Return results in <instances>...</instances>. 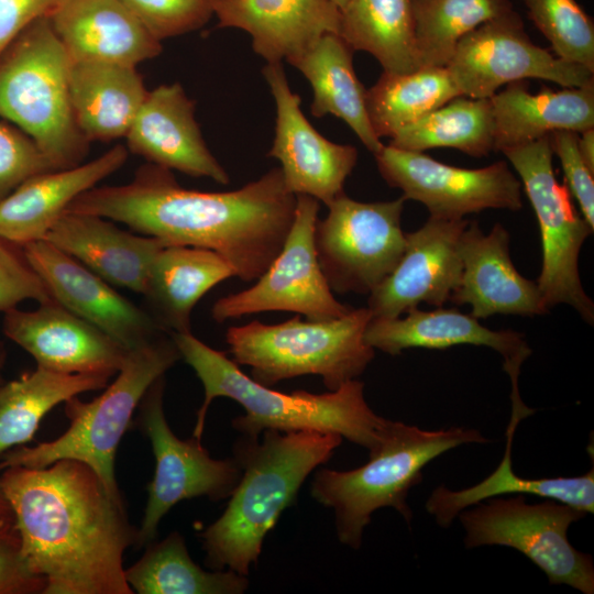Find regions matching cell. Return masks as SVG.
<instances>
[{
	"instance_id": "1",
	"label": "cell",
	"mask_w": 594,
	"mask_h": 594,
	"mask_svg": "<svg viewBox=\"0 0 594 594\" xmlns=\"http://www.w3.org/2000/svg\"><path fill=\"white\" fill-rule=\"evenodd\" d=\"M295 207L279 167L237 190L212 193L184 188L172 170L147 163L128 184L88 189L65 212L121 222L168 245L212 250L234 276L252 282L279 253Z\"/></svg>"
},
{
	"instance_id": "2",
	"label": "cell",
	"mask_w": 594,
	"mask_h": 594,
	"mask_svg": "<svg viewBox=\"0 0 594 594\" xmlns=\"http://www.w3.org/2000/svg\"><path fill=\"white\" fill-rule=\"evenodd\" d=\"M28 565L44 594H133L124 551L135 546L122 498L82 462L9 466L0 475Z\"/></svg>"
},
{
	"instance_id": "3",
	"label": "cell",
	"mask_w": 594,
	"mask_h": 594,
	"mask_svg": "<svg viewBox=\"0 0 594 594\" xmlns=\"http://www.w3.org/2000/svg\"><path fill=\"white\" fill-rule=\"evenodd\" d=\"M241 436L233 458L241 477L221 516L200 532L210 570L248 575L267 534L292 506L308 475L327 463L343 438L314 430Z\"/></svg>"
},
{
	"instance_id": "4",
	"label": "cell",
	"mask_w": 594,
	"mask_h": 594,
	"mask_svg": "<svg viewBox=\"0 0 594 594\" xmlns=\"http://www.w3.org/2000/svg\"><path fill=\"white\" fill-rule=\"evenodd\" d=\"M183 359L200 380L205 398L197 411L193 437L201 441L207 413L217 397L239 403L244 415L232 420L246 437L264 430L280 432L314 430L340 435L369 452L381 443L388 419L375 414L364 398V384L352 380L336 391L312 394L282 393L255 382L223 352L215 350L191 332L170 333Z\"/></svg>"
},
{
	"instance_id": "5",
	"label": "cell",
	"mask_w": 594,
	"mask_h": 594,
	"mask_svg": "<svg viewBox=\"0 0 594 594\" xmlns=\"http://www.w3.org/2000/svg\"><path fill=\"white\" fill-rule=\"evenodd\" d=\"M480 431L465 428L422 430L388 420L369 461L350 471L322 468L315 473L311 496L332 508L341 543L359 549L372 514L395 508L410 525L409 491L422 481L424 468L442 453L465 443H485Z\"/></svg>"
},
{
	"instance_id": "6",
	"label": "cell",
	"mask_w": 594,
	"mask_h": 594,
	"mask_svg": "<svg viewBox=\"0 0 594 594\" xmlns=\"http://www.w3.org/2000/svg\"><path fill=\"white\" fill-rule=\"evenodd\" d=\"M180 353L164 332L131 349L116 380L91 402L77 396L64 404L69 428L58 438L34 447L18 446L0 457V470L9 466L45 468L70 459L92 469L108 491L122 498L114 476L116 453L133 414L148 387L178 360Z\"/></svg>"
},
{
	"instance_id": "7",
	"label": "cell",
	"mask_w": 594,
	"mask_h": 594,
	"mask_svg": "<svg viewBox=\"0 0 594 594\" xmlns=\"http://www.w3.org/2000/svg\"><path fill=\"white\" fill-rule=\"evenodd\" d=\"M69 64L47 16L29 24L0 54V118L29 135L53 169L84 163L90 144L73 112Z\"/></svg>"
},
{
	"instance_id": "8",
	"label": "cell",
	"mask_w": 594,
	"mask_h": 594,
	"mask_svg": "<svg viewBox=\"0 0 594 594\" xmlns=\"http://www.w3.org/2000/svg\"><path fill=\"white\" fill-rule=\"evenodd\" d=\"M372 315L366 307L329 320H301L300 315L276 324L253 320L227 329L232 360L251 367V377L265 386L304 375H318L329 391L359 377L375 350L364 339Z\"/></svg>"
},
{
	"instance_id": "9",
	"label": "cell",
	"mask_w": 594,
	"mask_h": 594,
	"mask_svg": "<svg viewBox=\"0 0 594 594\" xmlns=\"http://www.w3.org/2000/svg\"><path fill=\"white\" fill-rule=\"evenodd\" d=\"M518 174L536 213L542 246V267L536 280L544 306H571L588 324L594 304L579 273L582 245L593 228L578 211L565 185L558 182L549 136L502 151Z\"/></svg>"
},
{
	"instance_id": "10",
	"label": "cell",
	"mask_w": 594,
	"mask_h": 594,
	"mask_svg": "<svg viewBox=\"0 0 594 594\" xmlns=\"http://www.w3.org/2000/svg\"><path fill=\"white\" fill-rule=\"evenodd\" d=\"M585 516L583 510L549 498L527 504L520 494L490 498L458 515L465 530L468 549L481 546L514 548L537 565L550 584H565L584 594H593V559L575 549L566 535L570 525Z\"/></svg>"
},
{
	"instance_id": "11",
	"label": "cell",
	"mask_w": 594,
	"mask_h": 594,
	"mask_svg": "<svg viewBox=\"0 0 594 594\" xmlns=\"http://www.w3.org/2000/svg\"><path fill=\"white\" fill-rule=\"evenodd\" d=\"M405 201L362 202L342 194L328 206L314 241L332 292L370 294L393 272L405 249Z\"/></svg>"
},
{
	"instance_id": "12",
	"label": "cell",
	"mask_w": 594,
	"mask_h": 594,
	"mask_svg": "<svg viewBox=\"0 0 594 594\" xmlns=\"http://www.w3.org/2000/svg\"><path fill=\"white\" fill-rule=\"evenodd\" d=\"M164 389L163 375L139 405L138 422L151 442L155 472L146 487L148 497L136 534L138 549L156 539L160 521L177 503L200 496L212 502L229 498L241 477L234 458L213 459L200 440H183L172 431L164 414Z\"/></svg>"
},
{
	"instance_id": "13",
	"label": "cell",
	"mask_w": 594,
	"mask_h": 594,
	"mask_svg": "<svg viewBox=\"0 0 594 594\" xmlns=\"http://www.w3.org/2000/svg\"><path fill=\"white\" fill-rule=\"evenodd\" d=\"M318 212L317 199L296 196L294 220L279 253L252 287L213 304L217 322L273 310L329 320L353 309L334 298L321 271L314 241Z\"/></svg>"
},
{
	"instance_id": "14",
	"label": "cell",
	"mask_w": 594,
	"mask_h": 594,
	"mask_svg": "<svg viewBox=\"0 0 594 594\" xmlns=\"http://www.w3.org/2000/svg\"><path fill=\"white\" fill-rule=\"evenodd\" d=\"M446 67L461 96L476 99H490L503 86L527 79L562 87L594 85V73L535 44L515 10L466 34Z\"/></svg>"
},
{
	"instance_id": "15",
	"label": "cell",
	"mask_w": 594,
	"mask_h": 594,
	"mask_svg": "<svg viewBox=\"0 0 594 594\" xmlns=\"http://www.w3.org/2000/svg\"><path fill=\"white\" fill-rule=\"evenodd\" d=\"M384 180L422 204L430 217L461 220L486 209L520 210L522 186L505 161L481 168L439 162L424 152L389 144L373 154Z\"/></svg>"
},
{
	"instance_id": "16",
	"label": "cell",
	"mask_w": 594,
	"mask_h": 594,
	"mask_svg": "<svg viewBox=\"0 0 594 594\" xmlns=\"http://www.w3.org/2000/svg\"><path fill=\"white\" fill-rule=\"evenodd\" d=\"M276 106L275 138L268 156L280 163L284 183L295 196L306 195L327 207L340 195L358 162V150L321 135L304 116L300 97L288 84L282 62L263 68Z\"/></svg>"
},
{
	"instance_id": "17",
	"label": "cell",
	"mask_w": 594,
	"mask_h": 594,
	"mask_svg": "<svg viewBox=\"0 0 594 594\" xmlns=\"http://www.w3.org/2000/svg\"><path fill=\"white\" fill-rule=\"evenodd\" d=\"M21 248L56 302L102 330L127 351L167 332L147 310L45 239Z\"/></svg>"
},
{
	"instance_id": "18",
	"label": "cell",
	"mask_w": 594,
	"mask_h": 594,
	"mask_svg": "<svg viewBox=\"0 0 594 594\" xmlns=\"http://www.w3.org/2000/svg\"><path fill=\"white\" fill-rule=\"evenodd\" d=\"M465 219L430 217L405 233L404 253L393 272L369 294L372 318H397L425 302L436 308L451 300L461 272Z\"/></svg>"
},
{
	"instance_id": "19",
	"label": "cell",
	"mask_w": 594,
	"mask_h": 594,
	"mask_svg": "<svg viewBox=\"0 0 594 594\" xmlns=\"http://www.w3.org/2000/svg\"><path fill=\"white\" fill-rule=\"evenodd\" d=\"M3 333L36 361L63 374H117L127 350L102 330L54 299L34 310L4 312Z\"/></svg>"
},
{
	"instance_id": "20",
	"label": "cell",
	"mask_w": 594,
	"mask_h": 594,
	"mask_svg": "<svg viewBox=\"0 0 594 594\" xmlns=\"http://www.w3.org/2000/svg\"><path fill=\"white\" fill-rule=\"evenodd\" d=\"M129 153L147 163L227 185L229 174L209 151L195 119V102L178 84L147 95L127 135Z\"/></svg>"
},
{
	"instance_id": "21",
	"label": "cell",
	"mask_w": 594,
	"mask_h": 594,
	"mask_svg": "<svg viewBox=\"0 0 594 594\" xmlns=\"http://www.w3.org/2000/svg\"><path fill=\"white\" fill-rule=\"evenodd\" d=\"M461 256L460 283L450 301L470 305L473 317H534L549 311L537 282L524 277L514 266L509 233L501 223L485 234L477 222H469L462 234Z\"/></svg>"
},
{
	"instance_id": "22",
	"label": "cell",
	"mask_w": 594,
	"mask_h": 594,
	"mask_svg": "<svg viewBox=\"0 0 594 594\" xmlns=\"http://www.w3.org/2000/svg\"><path fill=\"white\" fill-rule=\"evenodd\" d=\"M365 342L374 350L397 355L409 348L443 350L454 345L488 346L504 359V370L510 377L512 395L518 397L521 364L531 354L525 334L514 330H492L471 314L457 308L438 307L406 312L404 318H372L364 332Z\"/></svg>"
},
{
	"instance_id": "23",
	"label": "cell",
	"mask_w": 594,
	"mask_h": 594,
	"mask_svg": "<svg viewBox=\"0 0 594 594\" xmlns=\"http://www.w3.org/2000/svg\"><path fill=\"white\" fill-rule=\"evenodd\" d=\"M128 157L127 146L119 144L90 162L26 178L0 200V238L19 246L45 239L79 195L121 168Z\"/></svg>"
},
{
	"instance_id": "24",
	"label": "cell",
	"mask_w": 594,
	"mask_h": 594,
	"mask_svg": "<svg viewBox=\"0 0 594 594\" xmlns=\"http://www.w3.org/2000/svg\"><path fill=\"white\" fill-rule=\"evenodd\" d=\"M47 18L70 61L136 66L162 52L121 0H62Z\"/></svg>"
},
{
	"instance_id": "25",
	"label": "cell",
	"mask_w": 594,
	"mask_h": 594,
	"mask_svg": "<svg viewBox=\"0 0 594 594\" xmlns=\"http://www.w3.org/2000/svg\"><path fill=\"white\" fill-rule=\"evenodd\" d=\"M219 28L248 32L267 63L289 61L326 33L339 34L340 10L330 0H215Z\"/></svg>"
},
{
	"instance_id": "26",
	"label": "cell",
	"mask_w": 594,
	"mask_h": 594,
	"mask_svg": "<svg viewBox=\"0 0 594 594\" xmlns=\"http://www.w3.org/2000/svg\"><path fill=\"white\" fill-rule=\"evenodd\" d=\"M45 240L111 285L142 294L152 262L164 241L118 228L109 219L64 212Z\"/></svg>"
},
{
	"instance_id": "27",
	"label": "cell",
	"mask_w": 594,
	"mask_h": 594,
	"mask_svg": "<svg viewBox=\"0 0 594 594\" xmlns=\"http://www.w3.org/2000/svg\"><path fill=\"white\" fill-rule=\"evenodd\" d=\"M494 151L532 142L557 131L581 133L594 128V85L542 87L532 94L522 81L510 82L491 98Z\"/></svg>"
},
{
	"instance_id": "28",
	"label": "cell",
	"mask_w": 594,
	"mask_h": 594,
	"mask_svg": "<svg viewBox=\"0 0 594 594\" xmlns=\"http://www.w3.org/2000/svg\"><path fill=\"white\" fill-rule=\"evenodd\" d=\"M69 95L76 123L90 143L125 138L147 91L136 66L70 61Z\"/></svg>"
},
{
	"instance_id": "29",
	"label": "cell",
	"mask_w": 594,
	"mask_h": 594,
	"mask_svg": "<svg viewBox=\"0 0 594 594\" xmlns=\"http://www.w3.org/2000/svg\"><path fill=\"white\" fill-rule=\"evenodd\" d=\"M234 276L219 253L204 248L165 245L154 257L142 295L150 314L168 333L191 332L196 304L217 284Z\"/></svg>"
},
{
	"instance_id": "30",
	"label": "cell",
	"mask_w": 594,
	"mask_h": 594,
	"mask_svg": "<svg viewBox=\"0 0 594 594\" xmlns=\"http://www.w3.org/2000/svg\"><path fill=\"white\" fill-rule=\"evenodd\" d=\"M353 52L339 34L326 33L287 62L312 88L311 114L316 118L333 114L343 120L375 154L384 144L370 122L366 90L355 74Z\"/></svg>"
},
{
	"instance_id": "31",
	"label": "cell",
	"mask_w": 594,
	"mask_h": 594,
	"mask_svg": "<svg viewBox=\"0 0 594 594\" xmlns=\"http://www.w3.org/2000/svg\"><path fill=\"white\" fill-rule=\"evenodd\" d=\"M528 415L512 410L506 430L504 457L496 468L482 482L460 491H452L441 485L432 491L426 508L437 524L449 527L465 508L483 501L506 494H531L566 504L574 508L593 514L594 512V468L580 476L552 479H525L513 470L512 444L517 426Z\"/></svg>"
},
{
	"instance_id": "32",
	"label": "cell",
	"mask_w": 594,
	"mask_h": 594,
	"mask_svg": "<svg viewBox=\"0 0 594 594\" xmlns=\"http://www.w3.org/2000/svg\"><path fill=\"white\" fill-rule=\"evenodd\" d=\"M109 376L63 374L36 366L0 385V457L31 441L43 417L56 405L81 393L105 388Z\"/></svg>"
},
{
	"instance_id": "33",
	"label": "cell",
	"mask_w": 594,
	"mask_h": 594,
	"mask_svg": "<svg viewBox=\"0 0 594 594\" xmlns=\"http://www.w3.org/2000/svg\"><path fill=\"white\" fill-rule=\"evenodd\" d=\"M339 35L353 51L371 54L386 73L419 68L410 0H348Z\"/></svg>"
},
{
	"instance_id": "34",
	"label": "cell",
	"mask_w": 594,
	"mask_h": 594,
	"mask_svg": "<svg viewBox=\"0 0 594 594\" xmlns=\"http://www.w3.org/2000/svg\"><path fill=\"white\" fill-rule=\"evenodd\" d=\"M124 575L138 594H243L249 587L248 575L200 568L177 531L145 546L144 554Z\"/></svg>"
},
{
	"instance_id": "35",
	"label": "cell",
	"mask_w": 594,
	"mask_h": 594,
	"mask_svg": "<svg viewBox=\"0 0 594 594\" xmlns=\"http://www.w3.org/2000/svg\"><path fill=\"white\" fill-rule=\"evenodd\" d=\"M458 96L461 94L447 67H419L403 74L383 72L366 90V109L375 134L391 139Z\"/></svg>"
},
{
	"instance_id": "36",
	"label": "cell",
	"mask_w": 594,
	"mask_h": 594,
	"mask_svg": "<svg viewBox=\"0 0 594 594\" xmlns=\"http://www.w3.org/2000/svg\"><path fill=\"white\" fill-rule=\"evenodd\" d=\"M389 145L414 152L454 148L472 157L494 152L490 99L458 96L402 129Z\"/></svg>"
},
{
	"instance_id": "37",
	"label": "cell",
	"mask_w": 594,
	"mask_h": 594,
	"mask_svg": "<svg viewBox=\"0 0 594 594\" xmlns=\"http://www.w3.org/2000/svg\"><path fill=\"white\" fill-rule=\"evenodd\" d=\"M418 67H446L458 43L514 10L509 0H410Z\"/></svg>"
},
{
	"instance_id": "38",
	"label": "cell",
	"mask_w": 594,
	"mask_h": 594,
	"mask_svg": "<svg viewBox=\"0 0 594 594\" xmlns=\"http://www.w3.org/2000/svg\"><path fill=\"white\" fill-rule=\"evenodd\" d=\"M558 57L594 73L593 19L575 0H521Z\"/></svg>"
},
{
	"instance_id": "39",
	"label": "cell",
	"mask_w": 594,
	"mask_h": 594,
	"mask_svg": "<svg viewBox=\"0 0 594 594\" xmlns=\"http://www.w3.org/2000/svg\"><path fill=\"white\" fill-rule=\"evenodd\" d=\"M158 41L204 26L213 15L215 0H121Z\"/></svg>"
},
{
	"instance_id": "40",
	"label": "cell",
	"mask_w": 594,
	"mask_h": 594,
	"mask_svg": "<svg viewBox=\"0 0 594 594\" xmlns=\"http://www.w3.org/2000/svg\"><path fill=\"white\" fill-rule=\"evenodd\" d=\"M52 169L29 135L0 122V200L26 178Z\"/></svg>"
},
{
	"instance_id": "41",
	"label": "cell",
	"mask_w": 594,
	"mask_h": 594,
	"mask_svg": "<svg viewBox=\"0 0 594 594\" xmlns=\"http://www.w3.org/2000/svg\"><path fill=\"white\" fill-rule=\"evenodd\" d=\"M26 299L41 304L53 298L26 261L22 248L0 238V311L15 308Z\"/></svg>"
},
{
	"instance_id": "42",
	"label": "cell",
	"mask_w": 594,
	"mask_h": 594,
	"mask_svg": "<svg viewBox=\"0 0 594 594\" xmlns=\"http://www.w3.org/2000/svg\"><path fill=\"white\" fill-rule=\"evenodd\" d=\"M579 133L557 131L549 135L550 147L561 164L564 183L579 205L581 215L594 229V173L584 163L579 147Z\"/></svg>"
},
{
	"instance_id": "43",
	"label": "cell",
	"mask_w": 594,
	"mask_h": 594,
	"mask_svg": "<svg viewBox=\"0 0 594 594\" xmlns=\"http://www.w3.org/2000/svg\"><path fill=\"white\" fill-rule=\"evenodd\" d=\"M45 580L33 573L22 551L13 515L0 519V594H44Z\"/></svg>"
},
{
	"instance_id": "44",
	"label": "cell",
	"mask_w": 594,
	"mask_h": 594,
	"mask_svg": "<svg viewBox=\"0 0 594 594\" xmlns=\"http://www.w3.org/2000/svg\"><path fill=\"white\" fill-rule=\"evenodd\" d=\"M62 0H0V54L33 21L48 16Z\"/></svg>"
},
{
	"instance_id": "45",
	"label": "cell",
	"mask_w": 594,
	"mask_h": 594,
	"mask_svg": "<svg viewBox=\"0 0 594 594\" xmlns=\"http://www.w3.org/2000/svg\"><path fill=\"white\" fill-rule=\"evenodd\" d=\"M578 147L584 163L594 173V128L579 133Z\"/></svg>"
},
{
	"instance_id": "46",
	"label": "cell",
	"mask_w": 594,
	"mask_h": 594,
	"mask_svg": "<svg viewBox=\"0 0 594 594\" xmlns=\"http://www.w3.org/2000/svg\"><path fill=\"white\" fill-rule=\"evenodd\" d=\"M11 515H12V510L6 497V494L3 492L1 480H0V519L7 516H11Z\"/></svg>"
},
{
	"instance_id": "47",
	"label": "cell",
	"mask_w": 594,
	"mask_h": 594,
	"mask_svg": "<svg viewBox=\"0 0 594 594\" xmlns=\"http://www.w3.org/2000/svg\"><path fill=\"white\" fill-rule=\"evenodd\" d=\"M7 359V352L3 342L0 341V385L4 383V380L2 377V370L6 363Z\"/></svg>"
},
{
	"instance_id": "48",
	"label": "cell",
	"mask_w": 594,
	"mask_h": 594,
	"mask_svg": "<svg viewBox=\"0 0 594 594\" xmlns=\"http://www.w3.org/2000/svg\"><path fill=\"white\" fill-rule=\"evenodd\" d=\"M339 10H341L348 0H330Z\"/></svg>"
}]
</instances>
